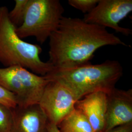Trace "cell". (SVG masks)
I'll return each instance as SVG.
<instances>
[{
    "label": "cell",
    "mask_w": 132,
    "mask_h": 132,
    "mask_svg": "<svg viewBox=\"0 0 132 132\" xmlns=\"http://www.w3.org/2000/svg\"><path fill=\"white\" fill-rule=\"evenodd\" d=\"M77 100L75 95L65 85L51 80L48 81L39 105L48 122L57 126L75 109Z\"/></svg>",
    "instance_id": "obj_6"
},
{
    "label": "cell",
    "mask_w": 132,
    "mask_h": 132,
    "mask_svg": "<svg viewBox=\"0 0 132 132\" xmlns=\"http://www.w3.org/2000/svg\"><path fill=\"white\" fill-rule=\"evenodd\" d=\"M28 0H15L13 9L9 11V19L16 28H17L24 21L26 7Z\"/></svg>",
    "instance_id": "obj_12"
},
{
    "label": "cell",
    "mask_w": 132,
    "mask_h": 132,
    "mask_svg": "<svg viewBox=\"0 0 132 132\" xmlns=\"http://www.w3.org/2000/svg\"><path fill=\"white\" fill-rule=\"evenodd\" d=\"M57 127L60 132H94L84 114L76 108Z\"/></svg>",
    "instance_id": "obj_11"
},
{
    "label": "cell",
    "mask_w": 132,
    "mask_h": 132,
    "mask_svg": "<svg viewBox=\"0 0 132 132\" xmlns=\"http://www.w3.org/2000/svg\"><path fill=\"white\" fill-rule=\"evenodd\" d=\"M13 110L11 132H46L47 119L39 104Z\"/></svg>",
    "instance_id": "obj_10"
},
{
    "label": "cell",
    "mask_w": 132,
    "mask_h": 132,
    "mask_svg": "<svg viewBox=\"0 0 132 132\" xmlns=\"http://www.w3.org/2000/svg\"><path fill=\"white\" fill-rule=\"evenodd\" d=\"M64 11L59 0H28L24 21L16 32L22 39L33 36L42 44L58 28Z\"/></svg>",
    "instance_id": "obj_4"
},
{
    "label": "cell",
    "mask_w": 132,
    "mask_h": 132,
    "mask_svg": "<svg viewBox=\"0 0 132 132\" xmlns=\"http://www.w3.org/2000/svg\"><path fill=\"white\" fill-rule=\"evenodd\" d=\"M0 103L11 108L17 106L16 96L13 94L5 89L0 85Z\"/></svg>",
    "instance_id": "obj_15"
},
{
    "label": "cell",
    "mask_w": 132,
    "mask_h": 132,
    "mask_svg": "<svg viewBox=\"0 0 132 132\" xmlns=\"http://www.w3.org/2000/svg\"><path fill=\"white\" fill-rule=\"evenodd\" d=\"M123 75V68L116 60L99 64H88L72 68H53L44 77L65 85L78 100L98 91L108 93L116 88Z\"/></svg>",
    "instance_id": "obj_2"
},
{
    "label": "cell",
    "mask_w": 132,
    "mask_h": 132,
    "mask_svg": "<svg viewBox=\"0 0 132 132\" xmlns=\"http://www.w3.org/2000/svg\"><path fill=\"white\" fill-rule=\"evenodd\" d=\"M132 11V0H99L94 9L85 14L83 20L87 23L112 28L129 36L132 34V30L120 27L119 23Z\"/></svg>",
    "instance_id": "obj_7"
},
{
    "label": "cell",
    "mask_w": 132,
    "mask_h": 132,
    "mask_svg": "<svg viewBox=\"0 0 132 132\" xmlns=\"http://www.w3.org/2000/svg\"><path fill=\"white\" fill-rule=\"evenodd\" d=\"M12 109L0 103V132H11L13 118Z\"/></svg>",
    "instance_id": "obj_13"
},
{
    "label": "cell",
    "mask_w": 132,
    "mask_h": 132,
    "mask_svg": "<svg viewBox=\"0 0 132 132\" xmlns=\"http://www.w3.org/2000/svg\"><path fill=\"white\" fill-rule=\"evenodd\" d=\"M132 123V90L116 88L107 93V109L104 132Z\"/></svg>",
    "instance_id": "obj_8"
},
{
    "label": "cell",
    "mask_w": 132,
    "mask_h": 132,
    "mask_svg": "<svg viewBox=\"0 0 132 132\" xmlns=\"http://www.w3.org/2000/svg\"><path fill=\"white\" fill-rule=\"evenodd\" d=\"M75 108L80 110L92 125L94 132H104L107 109V93L98 91L76 101Z\"/></svg>",
    "instance_id": "obj_9"
},
{
    "label": "cell",
    "mask_w": 132,
    "mask_h": 132,
    "mask_svg": "<svg viewBox=\"0 0 132 132\" xmlns=\"http://www.w3.org/2000/svg\"><path fill=\"white\" fill-rule=\"evenodd\" d=\"M9 13L6 6L0 7V63L5 68L21 66L36 75L46 76L54 67L41 60L40 46L24 42L17 35Z\"/></svg>",
    "instance_id": "obj_3"
},
{
    "label": "cell",
    "mask_w": 132,
    "mask_h": 132,
    "mask_svg": "<svg viewBox=\"0 0 132 132\" xmlns=\"http://www.w3.org/2000/svg\"><path fill=\"white\" fill-rule=\"evenodd\" d=\"M98 2L99 0H69L68 4L86 14L93 10Z\"/></svg>",
    "instance_id": "obj_14"
},
{
    "label": "cell",
    "mask_w": 132,
    "mask_h": 132,
    "mask_svg": "<svg viewBox=\"0 0 132 132\" xmlns=\"http://www.w3.org/2000/svg\"><path fill=\"white\" fill-rule=\"evenodd\" d=\"M48 82L21 66L0 68V85L15 95L19 107L39 104Z\"/></svg>",
    "instance_id": "obj_5"
},
{
    "label": "cell",
    "mask_w": 132,
    "mask_h": 132,
    "mask_svg": "<svg viewBox=\"0 0 132 132\" xmlns=\"http://www.w3.org/2000/svg\"><path fill=\"white\" fill-rule=\"evenodd\" d=\"M107 132H132V123L115 128Z\"/></svg>",
    "instance_id": "obj_16"
},
{
    "label": "cell",
    "mask_w": 132,
    "mask_h": 132,
    "mask_svg": "<svg viewBox=\"0 0 132 132\" xmlns=\"http://www.w3.org/2000/svg\"><path fill=\"white\" fill-rule=\"evenodd\" d=\"M49 39L48 62L56 68L90 64L95 52L104 46L130 47L106 28L87 23L83 19L64 16Z\"/></svg>",
    "instance_id": "obj_1"
},
{
    "label": "cell",
    "mask_w": 132,
    "mask_h": 132,
    "mask_svg": "<svg viewBox=\"0 0 132 132\" xmlns=\"http://www.w3.org/2000/svg\"><path fill=\"white\" fill-rule=\"evenodd\" d=\"M46 132H60L59 131L56 125L47 122Z\"/></svg>",
    "instance_id": "obj_17"
}]
</instances>
